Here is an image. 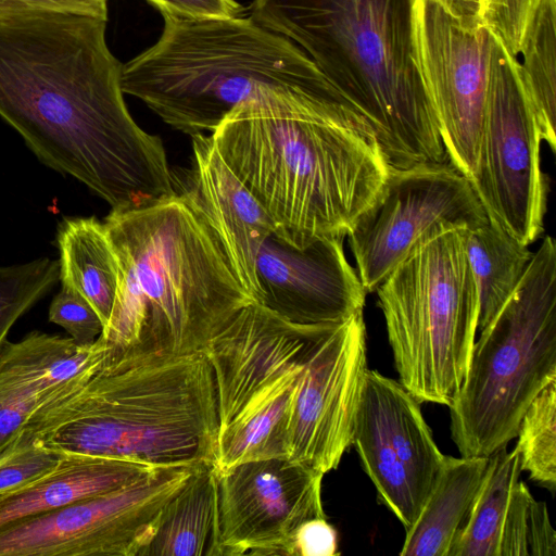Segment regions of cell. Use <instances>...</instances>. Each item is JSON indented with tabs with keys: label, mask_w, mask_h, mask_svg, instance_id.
Listing matches in <instances>:
<instances>
[{
	"label": "cell",
	"mask_w": 556,
	"mask_h": 556,
	"mask_svg": "<svg viewBox=\"0 0 556 556\" xmlns=\"http://www.w3.org/2000/svg\"><path fill=\"white\" fill-rule=\"evenodd\" d=\"M106 20L72 11L0 14V117L48 167L112 210L177 193L162 140L131 117Z\"/></svg>",
	"instance_id": "obj_1"
},
{
	"label": "cell",
	"mask_w": 556,
	"mask_h": 556,
	"mask_svg": "<svg viewBox=\"0 0 556 556\" xmlns=\"http://www.w3.org/2000/svg\"><path fill=\"white\" fill-rule=\"evenodd\" d=\"M210 137L275 235L296 248L345 238L390 172L372 127L340 92L261 89Z\"/></svg>",
	"instance_id": "obj_2"
},
{
	"label": "cell",
	"mask_w": 556,
	"mask_h": 556,
	"mask_svg": "<svg viewBox=\"0 0 556 556\" xmlns=\"http://www.w3.org/2000/svg\"><path fill=\"white\" fill-rule=\"evenodd\" d=\"M217 431L215 382L203 351L111 348L40 404L23 429L58 452L154 466H215Z\"/></svg>",
	"instance_id": "obj_3"
},
{
	"label": "cell",
	"mask_w": 556,
	"mask_h": 556,
	"mask_svg": "<svg viewBox=\"0 0 556 556\" xmlns=\"http://www.w3.org/2000/svg\"><path fill=\"white\" fill-rule=\"evenodd\" d=\"M103 224L118 266L100 336L109 348L200 352L253 302L186 191L138 208L111 210Z\"/></svg>",
	"instance_id": "obj_4"
},
{
	"label": "cell",
	"mask_w": 556,
	"mask_h": 556,
	"mask_svg": "<svg viewBox=\"0 0 556 556\" xmlns=\"http://www.w3.org/2000/svg\"><path fill=\"white\" fill-rule=\"evenodd\" d=\"M416 0H254L251 17L300 46L368 121L392 169L447 163L420 68Z\"/></svg>",
	"instance_id": "obj_5"
},
{
	"label": "cell",
	"mask_w": 556,
	"mask_h": 556,
	"mask_svg": "<svg viewBox=\"0 0 556 556\" xmlns=\"http://www.w3.org/2000/svg\"><path fill=\"white\" fill-rule=\"evenodd\" d=\"M162 15L155 45L122 65L121 88L191 137L214 131L261 89L339 92L299 46L251 16Z\"/></svg>",
	"instance_id": "obj_6"
},
{
	"label": "cell",
	"mask_w": 556,
	"mask_h": 556,
	"mask_svg": "<svg viewBox=\"0 0 556 556\" xmlns=\"http://www.w3.org/2000/svg\"><path fill=\"white\" fill-rule=\"evenodd\" d=\"M556 379V243L544 237L511 296L475 341L450 408L464 457H489L516 438L526 409Z\"/></svg>",
	"instance_id": "obj_7"
},
{
	"label": "cell",
	"mask_w": 556,
	"mask_h": 556,
	"mask_svg": "<svg viewBox=\"0 0 556 556\" xmlns=\"http://www.w3.org/2000/svg\"><path fill=\"white\" fill-rule=\"evenodd\" d=\"M467 229L431 237L376 289L399 381L419 403L450 406L469 366L479 300Z\"/></svg>",
	"instance_id": "obj_8"
},
{
	"label": "cell",
	"mask_w": 556,
	"mask_h": 556,
	"mask_svg": "<svg viewBox=\"0 0 556 556\" xmlns=\"http://www.w3.org/2000/svg\"><path fill=\"white\" fill-rule=\"evenodd\" d=\"M321 326L290 323L252 302L206 344L216 390L217 471L287 457L295 396Z\"/></svg>",
	"instance_id": "obj_9"
},
{
	"label": "cell",
	"mask_w": 556,
	"mask_h": 556,
	"mask_svg": "<svg viewBox=\"0 0 556 556\" xmlns=\"http://www.w3.org/2000/svg\"><path fill=\"white\" fill-rule=\"evenodd\" d=\"M542 141L519 61L492 31L483 127L469 182L489 219L526 245L544 230L548 182Z\"/></svg>",
	"instance_id": "obj_10"
},
{
	"label": "cell",
	"mask_w": 556,
	"mask_h": 556,
	"mask_svg": "<svg viewBox=\"0 0 556 556\" xmlns=\"http://www.w3.org/2000/svg\"><path fill=\"white\" fill-rule=\"evenodd\" d=\"M488 219L471 184L450 162L390 168L377 198L346 235L363 288L375 292L402 261L437 233L470 230Z\"/></svg>",
	"instance_id": "obj_11"
},
{
	"label": "cell",
	"mask_w": 556,
	"mask_h": 556,
	"mask_svg": "<svg viewBox=\"0 0 556 556\" xmlns=\"http://www.w3.org/2000/svg\"><path fill=\"white\" fill-rule=\"evenodd\" d=\"M198 466L162 467L124 486L7 525L0 528V556H140L162 509Z\"/></svg>",
	"instance_id": "obj_12"
},
{
	"label": "cell",
	"mask_w": 556,
	"mask_h": 556,
	"mask_svg": "<svg viewBox=\"0 0 556 556\" xmlns=\"http://www.w3.org/2000/svg\"><path fill=\"white\" fill-rule=\"evenodd\" d=\"M352 444L379 501L408 530L417 520L445 457L422 416L420 403L400 381L367 369Z\"/></svg>",
	"instance_id": "obj_13"
},
{
	"label": "cell",
	"mask_w": 556,
	"mask_h": 556,
	"mask_svg": "<svg viewBox=\"0 0 556 556\" xmlns=\"http://www.w3.org/2000/svg\"><path fill=\"white\" fill-rule=\"evenodd\" d=\"M415 20L420 68L448 162L470 180L483 127L492 30L464 28L438 0H416Z\"/></svg>",
	"instance_id": "obj_14"
},
{
	"label": "cell",
	"mask_w": 556,
	"mask_h": 556,
	"mask_svg": "<svg viewBox=\"0 0 556 556\" xmlns=\"http://www.w3.org/2000/svg\"><path fill=\"white\" fill-rule=\"evenodd\" d=\"M367 369L363 312L320 327L295 396L287 458L324 475L339 466L352 445Z\"/></svg>",
	"instance_id": "obj_15"
},
{
	"label": "cell",
	"mask_w": 556,
	"mask_h": 556,
	"mask_svg": "<svg viewBox=\"0 0 556 556\" xmlns=\"http://www.w3.org/2000/svg\"><path fill=\"white\" fill-rule=\"evenodd\" d=\"M324 473L287 457L218 471L220 556H291L298 529L326 517Z\"/></svg>",
	"instance_id": "obj_16"
},
{
	"label": "cell",
	"mask_w": 556,
	"mask_h": 556,
	"mask_svg": "<svg viewBox=\"0 0 556 556\" xmlns=\"http://www.w3.org/2000/svg\"><path fill=\"white\" fill-rule=\"evenodd\" d=\"M343 239L321 238L296 248L271 233L255 262L256 303L300 325L334 324L363 312L367 293L345 256Z\"/></svg>",
	"instance_id": "obj_17"
},
{
	"label": "cell",
	"mask_w": 556,
	"mask_h": 556,
	"mask_svg": "<svg viewBox=\"0 0 556 556\" xmlns=\"http://www.w3.org/2000/svg\"><path fill=\"white\" fill-rule=\"evenodd\" d=\"M192 138L186 191L216 232L236 276L253 302L260 298L255 262L275 226L256 199L224 162L211 137Z\"/></svg>",
	"instance_id": "obj_18"
},
{
	"label": "cell",
	"mask_w": 556,
	"mask_h": 556,
	"mask_svg": "<svg viewBox=\"0 0 556 556\" xmlns=\"http://www.w3.org/2000/svg\"><path fill=\"white\" fill-rule=\"evenodd\" d=\"M108 344L99 337L88 345L71 337L31 331L0 348V397L37 407L60 387L103 359Z\"/></svg>",
	"instance_id": "obj_19"
},
{
	"label": "cell",
	"mask_w": 556,
	"mask_h": 556,
	"mask_svg": "<svg viewBox=\"0 0 556 556\" xmlns=\"http://www.w3.org/2000/svg\"><path fill=\"white\" fill-rule=\"evenodd\" d=\"M162 467L168 466L63 453L49 473L0 501V528L124 486Z\"/></svg>",
	"instance_id": "obj_20"
},
{
	"label": "cell",
	"mask_w": 556,
	"mask_h": 556,
	"mask_svg": "<svg viewBox=\"0 0 556 556\" xmlns=\"http://www.w3.org/2000/svg\"><path fill=\"white\" fill-rule=\"evenodd\" d=\"M140 556H220L218 471L198 466L166 503Z\"/></svg>",
	"instance_id": "obj_21"
},
{
	"label": "cell",
	"mask_w": 556,
	"mask_h": 556,
	"mask_svg": "<svg viewBox=\"0 0 556 556\" xmlns=\"http://www.w3.org/2000/svg\"><path fill=\"white\" fill-rule=\"evenodd\" d=\"M489 457L445 455L426 503L406 530L402 556H447L482 482Z\"/></svg>",
	"instance_id": "obj_22"
},
{
	"label": "cell",
	"mask_w": 556,
	"mask_h": 556,
	"mask_svg": "<svg viewBox=\"0 0 556 556\" xmlns=\"http://www.w3.org/2000/svg\"><path fill=\"white\" fill-rule=\"evenodd\" d=\"M56 245L62 288L84 298L104 328L118 281L117 261L104 224L93 216L65 218L58 227Z\"/></svg>",
	"instance_id": "obj_23"
},
{
	"label": "cell",
	"mask_w": 556,
	"mask_h": 556,
	"mask_svg": "<svg viewBox=\"0 0 556 556\" xmlns=\"http://www.w3.org/2000/svg\"><path fill=\"white\" fill-rule=\"evenodd\" d=\"M465 245L478 292L481 331L518 287L533 252L490 219L467 230Z\"/></svg>",
	"instance_id": "obj_24"
},
{
	"label": "cell",
	"mask_w": 556,
	"mask_h": 556,
	"mask_svg": "<svg viewBox=\"0 0 556 556\" xmlns=\"http://www.w3.org/2000/svg\"><path fill=\"white\" fill-rule=\"evenodd\" d=\"M521 471L515 448L508 452L504 446L489 456L478 493L447 556H498L503 522Z\"/></svg>",
	"instance_id": "obj_25"
},
{
	"label": "cell",
	"mask_w": 556,
	"mask_h": 556,
	"mask_svg": "<svg viewBox=\"0 0 556 556\" xmlns=\"http://www.w3.org/2000/svg\"><path fill=\"white\" fill-rule=\"evenodd\" d=\"M519 53L520 75L543 141L556 150V0H540Z\"/></svg>",
	"instance_id": "obj_26"
},
{
	"label": "cell",
	"mask_w": 556,
	"mask_h": 556,
	"mask_svg": "<svg viewBox=\"0 0 556 556\" xmlns=\"http://www.w3.org/2000/svg\"><path fill=\"white\" fill-rule=\"evenodd\" d=\"M515 450L521 470L551 492L556 488V379L533 399L519 422Z\"/></svg>",
	"instance_id": "obj_27"
},
{
	"label": "cell",
	"mask_w": 556,
	"mask_h": 556,
	"mask_svg": "<svg viewBox=\"0 0 556 556\" xmlns=\"http://www.w3.org/2000/svg\"><path fill=\"white\" fill-rule=\"evenodd\" d=\"M556 533L544 502L520 479L515 483L503 522L498 556H555Z\"/></svg>",
	"instance_id": "obj_28"
},
{
	"label": "cell",
	"mask_w": 556,
	"mask_h": 556,
	"mask_svg": "<svg viewBox=\"0 0 556 556\" xmlns=\"http://www.w3.org/2000/svg\"><path fill=\"white\" fill-rule=\"evenodd\" d=\"M59 262L40 257L0 266V348L12 326L55 286Z\"/></svg>",
	"instance_id": "obj_29"
},
{
	"label": "cell",
	"mask_w": 556,
	"mask_h": 556,
	"mask_svg": "<svg viewBox=\"0 0 556 556\" xmlns=\"http://www.w3.org/2000/svg\"><path fill=\"white\" fill-rule=\"evenodd\" d=\"M62 454L22 431L15 443L0 455V501L49 473Z\"/></svg>",
	"instance_id": "obj_30"
},
{
	"label": "cell",
	"mask_w": 556,
	"mask_h": 556,
	"mask_svg": "<svg viewBox=\"0 0 556 556\" xmlns=\"http://www.w3.org/2000/svg\"><path fill=\"white\" fill-rule=\"evenodd\" d=\"M49 321L64 328L79 345L93 343L103 324L93 307L80 295L62 288L49 306Z\"/></svg>",
	"instance_id": "obj_31"
},
{
	"label": "cell",
	"mask_w": 556,
	"mask_h": 556,
	"mask_svg": "<svg viewBox=\"0 0 556 556\" xmlns=\"http://www.w3.org/2000/svg\"><path fill=\"white\" fill-rule=\"evenodd\" d=\"M540 0H497L485 25L501 39L506 50L517 56Z\"/></svg>",
	"instance_id": "obj_32"
},
{
	"label": "cell",
	"mask_w": 556,
	"mask_h": 556,
	"mask_svg": "<svg viewBox=\"0 0 556 556\" xmlns=\"http://www.w3.org/2000/svg\"><path fill=\"white\" fill-rule=\"evenodd\" d=\"M338 554L337 530L326 517L305 521L296 531L291 556H333Z\"/></svg>",
	"instance_id": "obj_33"
},
{
	"label": "cell",
	"mask_w": 556,
	"mask_h": 556,
	"mask_svg": "<svg viewBox=\"0 0 556 556\" xmlns=\"http://www.w3.org/2000/svg\"><path fill=\"white\" fill-rule=\"evenodd\" d=\"M161 13L205 18L238 16L242 7L235 0H147Z\"/></svg>",
	"instance_id": "obj_34"
},
{
	"label": "cell",
	"mask_w": 556,
	"mask_h": 556,
	"mask_svg": "<svg viewBox=\"0 0 556 556\" xmlns=\"http://www.w3.org/2000/svg\"><path fill=\"white\" fill-rule=\"evenodd\" d=\"M25 10L72 11L108 20L106 0H0V14Z\"/></svg>",
	"instance_id": "obj_35"
},
{
	"label": "cell",
	"mask_w": 556,
	"mask_h": 556,
	"mask_svg": "<svg viewBox=\"0 0 556 556\" xmlns=\"http://www.w3.org/2000/svg\"><path fill=\"white\" fill-rule=\"evenodd\" d=\"M36 408L34 403L12 402L0 397V455L15 443Z\"/></svg>",
	"instance_id": "obj_36"
},
{
	"label": "cell",
	"mask_w": 556,
	"mask_h": 556,
	"mask_svg": "<svg viewBox=\"0 0 556 556\" xmlns=\"http://www.w3.org/2000/svg\"><path fill=\"white\" fill-rule=\"evenodd\" d=\"M460 25L475 30L484 23V11L481 0H438Z\"/></svg>",
	"instance_id": "obj_37"
},
{
	"label": "cell",
	"mask_w": 556,
	"mask_h": 556,
	"mask_svg": "<svg viewBox=\"0 0 556 556\" xmlns=\"http://www.w3.org/2000/svg\"><path fill=\"white\" fill-rule=\"evenodd\" d=\"M484 11V23L495 9L497 0H481Z\"/></svg>",
	"instance_id": "obj_38"
}]
</instances>
